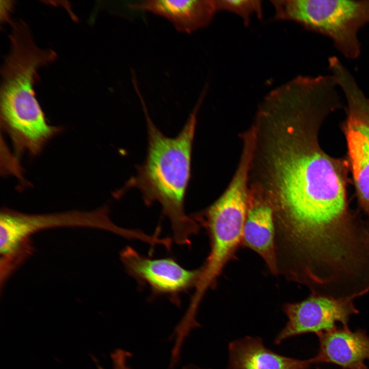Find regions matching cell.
Segmentation results:
<instances>
[{"label":"cell","mask_w":369,"mask_h":369,"mask_svg":"<svg viewBox=\"0 0 369 369\" xmlns=\"http://www.w3.org/2000/svg\"><path fill=\"white\" fill-rule=\"evenodd\" d=\"M354 298H336L311 293L306 298L284 304L283 310L288 321L276 335L274 343L309 333L315 334L329 331L340 323L348 327L351 317L359 313Z\"/></svg>","instance_id":"7"},{"label":"cell","mask_w":369,"mask_h":369,"mask_svg":"<svg viewBox=\"0 0 369 369\" xmlns=\"http://www.w3.org/2000/svg\"><path fill=\"white\" fill-rule=\"evenodd\" d=\"M135 11L149 12L169 20L179 32L193 33L205 28L217 12L214 0H150L128 4Z\"/></svg>","instance_id":"11"},{"label":"cell","mask_w":369,"mask_h":369,"mask_svg":"<svg viewBox=\"0 0 369 369\" xmlns=\"http://www.w3.org/2000/svg\"><path fill=\"white\" fill-rule=\"evenodd\" d=\"M206 94L201 93L183 127L175 137L164 135L151 119L141 94L138 95L144 112L148 132V147L144 162L117 196L131 188L138 189L146 206L155 202L161 206L169 218L172 239L178 244L189 245L200 225L185 212L187 190L191 174V160L199 109Z\"/></svg>","instance_id":"2"},{"label":"cell","mask_w":369,"mask_h":369,"mask_svg":"<svg viewBox=\"0 0 369 369\" xmlns=\"http://www.w3.org/2000/svg\"><path fill=\"white\" fill-rule=\"evenodd\" d=\"M275 20L290 21L330 38L346 58L361 52L359 30L369 24V0H273Z\"/></svg>","instance_id":"4"},{"label":"cell","mask_w":369,"mask_h":369,"mask_svg":"<svg viewBox=\"0 0 369 369\" xmlns=\"http://www.w3.org/2000/svg\"><path fill=\"white\" fill-rule=\"evenodd\" d=\"M217 11H225L234 13L248 27L253 15L261 19L263 17L262 2L259 0H214Z\"/></svg>","instance_id":"13"},{"label":"cell","mask_w":369,"mask_h":369,"mask_svg":"<svg viewBox=\"0 0 369 369\" xmlns=\"http://www.w3.org/2000/svg\"><path fill=\"white\" fill-rule=\"evenodd\" d=\"M120 258L128 274L147 285L152 295L167 296L176 304H180L181 293L195 288L200 276V268L184 269L172 257H147L130 246L120 252Z\"/></svg>","instance_id":"8"},{"label":"cell","mask_w":369,"mask_h":369,"mask_svg":"<svg viewBox=\"0 0 369 369\" xmlns=\"http://www.w3.org/2000/svg\"><path fill=\"white\" fill-rule=\"evenodd\" d=\"M113 225L107 207L91 212L45 214L23 213L4 208L0 214V244L4 250L12 251L32 241V235L44 229L88 227L110 231Z\"/></svg>","instance_id":"6"},{"label":"cell","mask_w":369,"mask_h":369,"mask_svg":"<svg viewBox=\"0 0 369 369\" xmlns=\"http://www.w3.org/2000/svg\"><path fill=\"white\" fill-rule=\"evenodd\" d=\"M318 353L311 358L313 364L333 363L343 369H368L369 336L363 330L352 331L348 327H337L316 334Z\"/></svg>","instance_id":"9"},{"label":"cell","mask_w":369,"mask_h":369,"mask_svg":"<svg viewBox=\"0 0 369 369\" xmlns=\"http://www.w3.org/2000/svg\"><path fill=\"white\" fill-rule=\"evenodd\" d=\"M312 364L311 358L279 355L266 348L261 338L245 336L229 344L226 369H309Z\"/></svg>","instance_id":"12"},{"label":"cell","mask_w":369,"mask_h":369,"mask_svg":"<svg viewBox=\"0 0 369 369\" xmlns=\"http://www.w3.org/2000/svg\"><path fill=\"white\" fill-rule=\"evenodd\" d=\"M130 354L121 349L116 350L111 355L113 369H131L128 364Z\"/></svg>","instance_id":"14"},{"label":"cell","mask_w":369,"mask_h":369,"mask_svg":"<svg viewBox=\"0 0 369 369\" xmlns=\"http://www.w3.org/2000/svg\"><path fill=\"white\" fill-rule=\"evenodd\" d=\"M323 120L299 106L271 112L257 129L250 166L259 177L251 191L272 207L278 240L302 255L337 251L361 229L348 208V162L319 144Z\"/></svg>","instance_id":"1"},{"label":"cell","mask_w":369,"mask_h":369,"mask_svg":"<svg viewBox=\"0 0 369 369\" xmlns=\"http://www.w3.org/2000/svg\"><path fill=\"white\" fill-rule=\"evenodd\" d=\"M339 86L346 101L343 128L348 165L358 202L369 218V99L352 75L341 78Z\"/></svg>","instance_id":"5"},{"label":"cell","mask_w":369,"mask_h":369,"mask_svg":"<svg viewBox=\"0 0 369 369\" xmlns=\"http://www.w3.org/2000/svg\"><path fill=\"white\" fill-rule=\"evenodd\" d=\"M242 245L258 254L272 274L279 273L273 209L263 198L249 192Z\"/></svg>","instance_id":"10"},{"label":"cell","mask_w":369,"mask_h":369,"mask_svg":"<svg viewBox=\"0 0 369 369\" xmlns=\"http://www.w3.org/2000/svg\"><path fill=\"white\" fill-rule=\"evenodd\" d=\"M249 167L239 163L228 188L205 210L191 215L209 235L210 251L203 265L189 307L198 309L205 294L213 289L228 262L242 245L249 195Z\"/></svg>","instance_id":"3"}]
</instances>
